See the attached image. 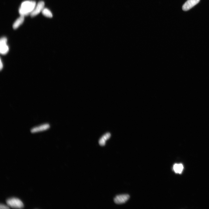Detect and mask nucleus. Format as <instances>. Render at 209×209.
<instances>
[{"instance_id":"f257e3e1","label":"nucleus","mask_w":209,"mask_h":209,"mask_svg":"<svg viewBox=\"0 0 209 209\" xmlns=\"http://www.w3.org/2000/svg\"><path fill=\"white\" fill-rule=\"evenodd\" d=\"M36 3L33 1H26L23 2L19 9L21 15L25 16L30 14L34 9Z\"/></svg>"},{"instance_id":"f03ea898","label":"nucleus","mask_w":209,"mask_h":209,"mask_svg":"<svg viewBox=\"0 0 209 209\" xmlns=\"http://www.w3.org/2000/svg\"><path fill=\"white\" fill-rule=\"evenodd\" d=\"M6 203L8 206L13 208H21L23 207L22 202L19 199L11 198L7 199Z\"/></svg>"},{"instance_id":"7ed1b4c3","label":"nucleus","mask_w":209,"mask_h":209,"mask_svg":"<svg viewBox=\"0 0 209 209\" xmlns=\"http://www.w3.org/2000/svg\"><path fill=\"white\" fill-rule=\"evenodd\" d=\"M7 39L5 37H1L0 40V52L2 55H5L7 53L9 50L7 45Z\"/></svg>"},{"instance_id":"20e7f679","label":"nucleus","mask_w":209,"mask_h":209,"mask_svg":"<svg viewBox=\"0 0 209 209\" xmlns=\"http://www.w3.org/2000/svg\"><path fill=\"white\" fill-rule=\"evenodd\" d=\"M44 2L43 1H40L38 2L34 9L30 14L31 17H34L41 12L42 11L44 8Z\"/></svg>"},{"instance_id":"39448f33","label":"nucleus","mask_w":209,"mask_h":209,"mask_svg":"<svg viewBox=\"0 0 209 209\" xmlns=\"http://www.w3.org/2000/svg\"><path fill=\"white\" fill-rule=\"evenodd\" d=\"M200 0H188L183 5L182 7V10L185 11H187L197 4Z\"/></svg>"},{"instance_id":"423d86ee","label":"nucleus","mask_w":209,"mask_h":209,"mask_svg":"<svg viewBox=\"0 0 209 209\" xmlns=\"http://www.w3.org/2000/svg\"><path fill=\"white\" fill-rule=\"evenodd\" d=\"M129 196L127 194L117 195L114 199V202L117 204H121L126 202L129 199Z\"/></svg>"},{"instance_id":"0eeeda50","label":"nucleus","mask_w":209,"mask_h":209,"mask_svg":"<svg viewBox=\"0 0 209 209\" xmlns=\"http://www.w3.org/2000/svg\"><path fill=\"white\" fill-rule=\"evenodd\" d=\"M50 127L49 123H45L32 128L30 131L32 133H35L42 131L48 129Z\"/></svg>"},{"instance_id":"6e6552de","label":"nucleus","mask_w":209,"mask_h":209,"mask_svg":"<svg viewBox=\"0 0 209 209\" xmlns=\"http://www.w3.org/2000/svg\"><path fill=\"white\" fill-rule=\"evenodd\" d=\"M111 136V134L107 133L104 135L100 139L99 141V145L102 146L105 145L106 141Z\"/></svg>"},{"instance_id":"1a4fd4ad","label":"nucleus","mask_w":209,"mask_h":209,"mask_svg":"<svg viewBox=\"0 0 209 209\" xmlns=\"http://www.w3.org/2000/svg\"><path fill=\"white\" fill-rule=\"evenodd\" d=\"M24 16H21L17 19L13 23L12 27L14 29L17 28L21 25L24 20Z\"/></svg>"},{"instance_id":"9d476101","label":"nucleus","mask_w":209,"mask_h":209,"mask_svg":"<svg viewBox=\"0 0 209 209\" xmlns=\"http://www.w3.org/2000/svg\"><path fill=\"white\" fill-rule=\"evenodd\" d=\"M183 167L182 164H175L173 167V169L174 172L177 173L181 174L182 172Z\"/></svg>"},{"instance_id":"9b49d317","label":"nucleus","mask_w":209,"mask_h":209,"mask_svg":"<svg viewBox=\"0 0 209 209\" xmlns=\"http://www.w3.org/2000/svg\"><path fill=\"white\" fill-rule=\"evenodd\" d=\"M42 12L43 15L46 17L51 18L53 17L51 12L47 8H44Z\"/></svg>"},{"instance_id":"f8f14e48","label":"nucleus","mask_w":209,"mask_h":209,"mask_svg":"<svg viewBox=\"0 0 209 209\" xmlns=\"http://www.w3.org/2000/svg\"><path fill=\"white\" fill-rule=\"evenodd\" d=\"M9 208L3 204H0V209H8Z\"/></svg>"},{"instance_id":"ddd939ff","label":"nucleus","mask_w":209,"mask_h":209,"mask_svg":"<svg viewBox=\"0 0 209 209\" xmlns=\"http://www.w3.org/2000/svg\"><path fill=\"white\" fill-rule=\"evenodd\" d=\"M0 70H1L2 69V68H3V63H2V62H1V59L0 60Z\"/></svg>"}]
</instances>
